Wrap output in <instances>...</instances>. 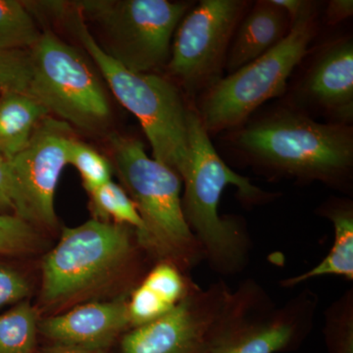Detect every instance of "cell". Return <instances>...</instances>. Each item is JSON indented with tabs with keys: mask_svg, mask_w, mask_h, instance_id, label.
<instances>
[{
	"mask_svg": "<svg viewBox=\"0 0 353 353\" xmlns=\"http://www.w3.org/2000/svg\"><path fill=\"white\" fill-rule=\"evenodd\" d=\"M190 159L182 178L185 194L183 212L192 234L201 243L204 261L215 273L236 275L250 261L252 241L243 220L234 216L223 217L219 203L228 185L238 190L245 205L271 201L273 194L260 189L250 179L232 170L213 146L196 109L188 114Z\"/></svg>",
	"mask_w": 353,
	"mask_h": 353,
	"instance_id": "1",
	"label": "cell"
},
{
	"mask_svg": "<svg viewBox=\"0 0 353 353\" xmlns=\"http://www.w3.org/2000/svg\"><path fill=\"white\" fill-rule=\"evenodd\" d=\"M234 130L233 145L265 171L299 182L350 189L353 168L350 125L325 124L299 111L281 109Z\"/></svg>",
	"mask_w": 353,
	"mask_h": 353,
	"instance_id": "2",
	"label": "cell"
},
{
	"mask_svg": "<svg viewBox=\"0 0 353 353\" xmlns=\"http://www.w3.org/2000/svg\"><path fill=\"white\" fill-rule=\"evenodd\" d=\"M110 145L121 182L143 221L136 234L141 248L183 272L203 262L201 243L183 216L180 176L148 157L139 139L114 134Z\"/></svg>",
	"mask_w": 353,
	"mask_h": 353,
	"instance_id": "3",
	"label": "cell"
},
{
	"mask_svg": "<svg viewBox=\"0 0 353 353\" xmlns=\"http://www.w3.org/2000/svg\"><path fill=\"white\" fill-rule=\"evenodd\" d=\"M141 250L136 230L126 225L94 219L64 229L57 248L43 259V303L63 307L113 281L138 275Z\"/></svg>",
	"mask_w": 353,
	"mask_h": 353,
	"instance_id": "4",
	"label": "cell"
},
{
	"mask_svg": "<svg viewBox=\"0 0 353 353\" xmlns=\"http://www.w3.org/2000/svg\"><path fill=\"white\" fill-rule=\"evenodd\" d=\"M68 20L69 27L97 64L114 95L138 118L152 145L153 159L175 171L182 180L190 159V108L185 105L175 83L155 74L132 72L109 57L76 7Z\"/></svg>",
	"mask_w": 353,
	"mask_h": 353,
	"instance_id": "5",
	"label": "cell"
},
{
	"mask_svg": "<svg viewBox=\"0 0 353 353\" xmlns=\"http://www.w3.org/2000/svg\"><path fill=\"white\" fill-rule=\"evenodd\" d=\"M319 304V294L304 289L278 305L263 285L246 279L230 292L208 353L296 350L312 331Z\"/></svg>",
	"mask_w": 353,
	"mask_h": 353,
	"instance_id": "6",
	"label": "cell"
},
{
	"mask_svg": "<svg viewBox=\"0 0 353 353\" xmlns=\"http://www.w3.org/2000/svg\"><path fill=\"white\" fill-rule=\"evenodd\" d=\"M74 6L99 28L102 50L137 73L167 66L176 27L192 8L190 2L168 0H83Z\"/></svg>",
	"mask_w": 353,
	"mask_h": 353,
	"instance_id": "7",
	"label": "cell"
},
{
	"mask_svg": "<svg viewBox=\"0 0 353 353\" xmlns=\"http://www.w3.org/2000/svg\"><path fill=\"white\" fill-rule=\"evenodd\" d=\"M314 18L299 21L275 48L201 94L196 112L208 134L241 127L261 104L284 94L288 79L314 38Z\"/></svg>",
	"mask_w": 353,
	"mask_h": 353,
	"instance_id": "8",
	"label": "cell"
},
{
	"mask_svg": "<svg viewBox=\"0 0 353 353\" xmlns=\"http://www.w3.org/2000/svg\"><path fill=\"white\" fill-rule=\"evenodd\" d=\"M29 52L28 94L70 126L85 131L104 126L111 114L108 97L94 69L76 48L46 31Z\"/></svg>",
	"mask_w": 353,
	"mask_h": 353,
	"instance_id": "9",
	"label": "cell"
},
{
	"mask_svg": "<svg viewBox=\"0 0 353 353\" xmlns=\"http://www.w3.org/2000/svg\"><path fill=\"white\" fill-rule=\"evenodd\" d=\"M248 7L243 0H201L183 16L166 68L189 94H202L222 79L230 44Z\"/></svg>",
	"mask_w": 353,
	"mask_h": 353,
	"instance_id": "10",
	"label": "cell"
},
{
	"mask_svg": "<svg viewBox=\"0 0 353 353\" xmlns=\"http://www.w3.org/2000/svg\"><path fill=\"white\" fill-rule=\"evenodd\" d=\"M72 127L46 116L29 143L11 158L15 216L30 224L57 226L54 194L67 164V146L73 138Z\"/></svg>",
	"mask_w": 353,
	"mask_h": 353,
	"instance_id": "11",
	"label": "cell"
},
{
	"mask_svg": "<svg viewBox=\"0 0 353 353\" xmlns=\"http://www.w3.org/2000/svg\"><path fill=\"white\" fill-rule=\"evenodd\" d=\"M231 288L220 280L197 285L176 307L136 327L121 341L122 353H208Z\"/></svg>",
	"mask_w": 353,
	"mask_h": 353,
	"instance_id": "12",
	"label": "cell"
},
{
	"mask_svg": "<svg viewBox=\"0 0 353 353\" xmlns=\"http://www.w3.org/2000/svg\"><path fill=\"white\" fill-rule=\"evenodd\" d=\"M126 299L83 304L39 323V331L57 347L105 350L130 328Z\"/></svg>",
	"mask_w": 353,
	"mask_h": 353,
	"instance_id": "13",
	"label": "cell"
},
{
	"mask_svg": "<svg viewBox=\"0 0 353 353\" xmlns=\"http://www.w3.org/2000/svg\"><path fill=\"white\" fill-rule=\"evenodd\" d=\"M304 99L331 116L334 123L353 120V43L339 39L317 55L303 83Z\"/></svg>",
	"mask_w": 353,
	"mask_h": 353,
	"instance_id": "14",
	"label": "cell"
},
{
	"mask_svg": "<svg viewBox=\"0 0 353 353\" xmlns=\"http://www.w3.org/2000/svg\"><path fill=\"white\" fill-rule=\"evenodd\" d=\"M287 14L271 3L260 0L243 16L230 44L226 67L232 74L270 51L289 34Z\"/></svg>",
	"mask_w": 353,
	"mask_h": 353,
	"instance_id": "15",
	"label": "cell"
},
{
	"mask_svg": "<svg viewBox=\"0 0 353 353\" xmlns=\"http://www.w3.org/2000/svg\"><path fill=\"white\" fill-rule=\"evenodd\" d=\"M318 214L332 223L334 241L331 250L322 261L292 277L283 279V289H292L323 276H339L353 281V202L350 199L331 197L318 208Z\"/></svg>",
	"mask_w": 353,
	"mask_h": 353,
	"instance_id": "16",
	"label": "cell"
},
{
	"mask_svg": "<svg viewBox=\"0 0 353 353\" xmlns=\"http://www.w3.org/2000/svg\"><path fill=\"white\" fill-rule=\"evenodd\" d=\"M48 109L27 92H0V152L9 160L29 143Z\"/></svg>",
	"mask_w": 353,
	"mask_h": 353,
	"instance_id": "17",
	"label": "cell"
},
{
	"mask_svg": "<svg viewBox=\"0 0 353 353\" xmlns=\"http://www.w3.org/2000/svg\"><path fill=\"white\" fill-rule=\"evenodd\" d=\"M41 34L25 2L0 0V50H30Z\"/></svg>",
	"mask_w": 353,
	"mask_h": 353,
	"instance_id": "18",
	"label": "cell"
},
{
	"mask_svg": "<svg viewBox=\"0 0 353 353\" xmlns=\"http://www.w3.org/2000/svg\"><path fill=\"white\" fill-rule=\"evenodd\" d=\"M38 331V313L29 303L0 315V353L34 352Z\"/></svg>",
	"mask_w": 353,
	"mask_h": 353,
	"instance_id": "19",
	"label": "cell"
},
{
	"mask_svg": "<svg viewBox=\"0 0 353 353\" xmlns=\"http://www.w3.org/2000/svg\"><path fill=\"white\" fill-rule=\"evenodd\" d=\"M88 194L92 199V208L97 220L109 222L112 219L115 224L132 227L136 230V234L143 231V221L136 205L126 190L117 183L109 181Z\"/></svg>",
	"mask_w": 353,
	"mask_h": 353,
	"instance_id": "20",
	"label": "cell"
},
{
	"mask_svg": "<svg viewBox=\"0 0 353 353\" xmlns=\"http://www.w3.org/2000/svg\"><path fill=\"white\" fill-rule=\"evenodd\" d=\"M324 336L330 353H353V289L336 299L324 313Z\"/></svg>",
	"mask_w": 353,
	"mask_h": 353,
	"instance_id": "21",
	"label": "cell"
},
{
	"mask_svg": "<svg viewBox=\"0 0 353 353\" xmlns=\"http://www.w3.org/2000/svg\"><path fill=\"white\" fill-rule=\"evenodd\" d=\"M67 160L80 173L88 192L111 181V165L108 160L75 137L70 139L67 146Z\"/></svg>",
	"mask_w": 353,
	"mask_h": 353,
	"instance_id": "22",
	"label": "cell"
},
{
	"mask_svg": "<svg viewBox=\"0 0 353 353\" xmlns=\"http://www.w3.org/2000/svg\"><path fill=\"white\" fill-rule=\"evenodd\" d=\"M43 245L32 224L15 215L0 214V255L25 256L39 252Z\"/></svg>",
	"mask_w": 353,
	"mask_h": 353,
	"instance_id": "23",
	"label": "cell"
},
{
	"mask_svg": "<svg viewBox=\"0 0 353 353\" xmlns=\"http://www.w3.org/2000/svg\"><path fill=\"white\" fill-rule=\"evenodd\" d=\"M31 80L29 50H0V92H27Z\"/></svg>",
	"mask_w": 353,
	"mask_h": 353,
	"instance_id": "24",
	"label": "cell"
},
{
	"mask_svg": "<svg viewBox=\"0 0 353 353\" xmlns=\"http://www.w3.org/2000/svg\"><path fill=\"white\" fill-rule=\"evenodd\" d=\"M29 292L30 285L20 273L0 265V307L22 301Z\"/></svg>",
	"mask_w": 353,
	"mask_h": 353,
	"instance_id": "25",
	"label": "cell"
},
{
	"mask_svg": "<svg viewBox=\"0 0 353 353\" xmlns=\"http://www.w3.org/2000/svg\"><path fill=\"white\" fill-rule=\"evenodd\" d=\"M0 214L15 215L10 160L0 152Z\"/></svg>",
	"mask_w": 353,
	"mask_h": 353,
	"instance_id": "26",
	"label": "cell"
},
{
	"mask_svg": "<svg viewBox=\"0 0 353 353\" xmlns=\"http://www.w3.org/2000/svg\"><path fill=\"white\" fill-rule=\"evenodd\" d=\"M289 17L290 27L299 21L316 15V2L307 0H270Z\"/></svg>",
	"mask_w": 353,
	"mask_h": 353,
	"instance_id": "27",
	"label": "cell"
},
{
	"mask_svg": "<svg viewBox=\"0 0 353 353\" xmlns=\"http://www.w3.org/2000/svg\"><path fill=\"white\" fill-rule=\"evenodd\" d=\"M352 0H331L327 6L326 21L329 25H336L352 17Z\"/></svg>",
	"mask_w": 353,
	"mask_h": 353,
	"instance_id": "28",
	"label": "cell"
},
{
	"mask_svg": "<svg viewBox=\"0 0 353 353\" xmlns=\"http://www.w3.org/2000/svg\"><path fill=\"white\" fill-rule=\"evenodd\" d=\"M50 353H104V350H90L77 347H57Z\"/></svg>",
	"mask_w": 353,
	"mask_h": 353,
	"instance_id": "29",
	"label": "cell"
}]
</instances>
